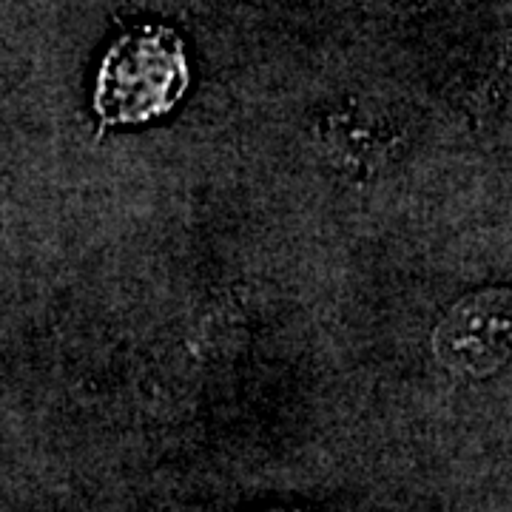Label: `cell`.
<instances>
[{"mask_svg":"<svg viewBox=\"0 0 512 512\" xmlns=\"http://www.w3.org/2000/svg\"><path fill=\"white\" fill-rule=\"evenodd\" d=\"M259 512H288V510H259Z\"/></svg>","mask_w":512,"mask_h":512,"instance_id":"3","label":"cell"},{"mask_svg":"<svg viewBox=\"0 0 512 512\" xmlns=\"http://www.w3.org/2000/svg\"><path fill=\"white\" fill-rule=\"evenodd\" d=\"M188 86L183 40L165 26H140L103 57L94 111L106 126L146 123L177 106Z\"/></svg>","mask_w":512,"mask_h":512,"instance_id":"1","label":"cell"},{"mask_svg":"<svg viewBox=\"0 0 512 512\" xmlns=\"http://www.w3.org/2000/svg\"><path fill=\"white\" fill-rule=\"evenodd\" d=\"M507 291H481L458 302L436 330L439 362L461 376H490L507 362L512 342Z\"/></svg>","mask_w":512,"mask_h":512,"instance_id":"2","label":"cell"}]
</instances>
